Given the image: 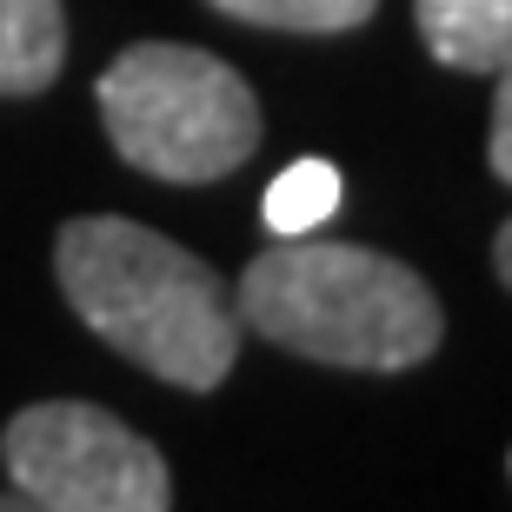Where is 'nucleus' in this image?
I'll return each mask as SVG.
<instances>
[{"label":"nucleus","instance_id":"obj_1","mask_svg":"<svg viewBox=\"0 0 512 512\" xmlns=\"http://www.w3.org/2000/svg\"><path fill=\"white\" fill-rule=\"evenodd\" d=\"M54 280L87 333L180 393H213L240 360V313L220 273L140 220H67L54 240Z\"/></svg>","mask_w":512,"mask_h":512},{"label":"nucleus","instance_id":"obj_2","mask_svg":"<svg viewBox=\"0 0 512 512\" xmlns=\"http://www.w3.org/2000/svg\"><path fill=\"white\" fill-rule=\"evenodd\" d=\"M233 313L260 340L346 373H406L433 360L446 333L433 286L406 260L320 233L273 240V253L240 273Z\"/></svg>","mask_w":512,"mask_h":512},{"label":"nucleus","instance_id":"obj_3","mask_svg":"<svg viewBox=\"0 0 512 512\" xmlns=\"http://www.w3.org/2000/svg\"><path fill=\"white\" fill-rule=\"evenodd\" d=\"M94 100L114 153L167 187L227 180L260 147V100L207 47L140 40L100 74Z\"/></svg>","mask_w":512,"mask_h":512},{"label":"nucleus","instance_id":"obj_4","mask_svg":"<svg viewBox=\"0 0 512 512\" xmlns=\"http://www.w3.org/2000/svg\"><path fill=\"white\" fill-rule=\"evenodd\" d=\"M7 486L40 512H167L173 479L153 439L87 399H34L0 433Z\"/></svg>","mask_w":512,"mask_h":512},{"label":"nucleus","instance_id":"obj_5","mask_svg":"<svg viewBox=\"0 0 512 512\" xmlns=\"http://www.w3.org/2000/svg\"><path fill=\"white\" fill-rule=\"evenodd\" d=\"M419 40L453 74H493L512 54V0H413Z\"/></svg>","mask_w":512,"mask_h":512},{"label":"nucleus","instance_id":"obj_6","mask_svg":"<svg viewBox=\"0 0 512 512\" xmlns=\"http://www.w3.org/2000/svg\"><path fill=\"white\" fill-rule=\"evenodd\" d=\"M67 60V7L60 0H0V94H47Z\"/></svg>","mask_w":512,"mask_h":512},{"label":"nucleus","instance_id":"obj_7","mask_svg":"<svg viewBox=\"0 0 512 512\" xmlns=\"http://www.w3.org/2000/svg\"><path fill=\"white\" fill-rule=\"evenodd\" d=\"M346 207V180L333 160H293V167L266 187L260 220L273 240H300V233H320L333 213Z\"/></svg>","mask_w":512,"mask_h":512},{"label":"nucleus","instance_id":"obj_8","mask_svg":"<svg viewBox=\"0 0 512 512\" xmlns=\"http://www.w3.org/2000/svg\"><path fill=\"white\" fill-rule=\"evenodd\" d=\"M207 7L273 34H353L380 14V0H207Z\"/></svg>","mask_w":512,"mask_h":512},{"label":"nucleus","instance_id":"obj_9","mask_svg":"<svg viewBox=\"0 0 512 512\" xmlns=\"http://www.w3.org/2000/svg\"><path fill=\"white\" fill-rule=\"evenodd\" d=\"M486 80H493V147H486V160H493V173L512 187V54Z\"/></svg>","mask_w":512,"mask_h":512},{"label":"nucleus","instance_id":"obj_10","mask_svg":"<svg viewBox=\"0 0 512 512\" xmlns=\"http://www.w3.org/2000/svg\"><path fill=\"white\" fill-rule=\"evenodd\" d=\"M493 266H499V280L512 286V220L499 227V240H493Z\"/></svg>","mask_w":512,"mask_h":512},{"label":"nucleus","instance_id":"obj_11","mask_svg":"<svg viewBox=\"0 0 512 512\" xmlns=\"http://www.w3.org/2000/svg\"><path fill=\"white\" fill-rule=\"evenodd\" d=\"M0 512H40V506H27V499H20L14 486H7V493H0Z\"/></svg>","mask_w":512,"mask_h":512}]
</instances>
